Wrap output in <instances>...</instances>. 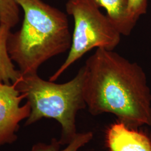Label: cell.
I'll return each mask as SVG.
<instances>
[{"label": "cell", "instance_id": "obj_1", "mask_svg": "<svg viewBox=\"0 0 151 151\" xmlns=\"http://www.w3.org/2000/svg\"><path fill=\"white\" fill-rule=\"evenodd\" d=\"M82 68L90 113L113 114L134 129L151 126V92L139 65L114 50L97 48Z\"/></svg>", "mask_w": 151, "mask_h": 151}, {"label": "cell", "instance_id": "obj_2", "mask_svg": "<svg viewBox=\"0 0 151 151\" xmlns=\"http://www.w3.org/2000/svg\"><path fill=\"white\" fill-rule=\"evenodd\" d=\"M24 12L20 30L10 32L7 48L22 75L38 72L48 60L70 49L72 42L66 14L42 0H17Z\"/></svg>", "mask_w": 151, "mask_h": 151}, {"label": "cell", "instance_id": "obj_3", "mask_svg": "<svg viewBox=\"0 0 151 151\" xmlns=\"http://www.w3.org/2000/svg\"><path fill=\"white\" fill-rule=\"evenodd\" d=\"M14 84L30 105L31 113L25 125H32L42 118L54 119L62 128L60 144L70 143L77 134V114L86 108L82 68L73 79L64 83L45 81L37 73L22 75Z\"/></svg>", "mask_w": 151, "mask_h": 151}, {"label": "cell", "instance_id": "obj_4", "mask_svg": "<svg viewBox=\"0 0 151 151\" xmlns=\"http://www.w3.org/2000/svg\"><path fill=\"white\" fill-rule=\"evenodd\" d=\"M65 9L73 17L74 30L67 58L49 78L53 82L92 49L114 50L120 43L122 35L106 15L90 0H68Z\"/></svg>", "mask_w": 151, "mask_h": 151}, {"label": "cell", "instance_id": "obj_5", "mask_svg": "<svg viewBox=\"0 0 151 151\" xmlns=\"http://www.w3.org/2000/svg\"><path fill=\"white\" fill-rule=\"evenodd\" d=\"M25 96L15 84L0 82V146L16 141L20 123L31 113L30 104L21 105Z\"/></svg>", "mask_w": 151, "mask_h": 151}, {"label": "cell", "instance_id": "obj_6", "mask_svg": "<svg viewBox=\"0 0 151 151\" xmlns=\"http://www.w3.org/2000/svg\"><path fill=\"white\" fill-rule=\"evenodd\" d=\"M105 140L109 151H151L148 135L119 120L108 127Z\"/></svg>", "mask_w": 151, "mask_h": 151}, {"label": "cell", "instance_id": "obj_7", "mask_svg": "<svg viewBox=\"0 0 151 151\" xmlns=\"http://www.w3.org/2000/svg\"><path fill=\"white\" fill-rule=\"evenodd\" d=\"M99 9L103 7L106 16L121 35H129L136 23L133 21L129 11L128 0H90Z\"/></svg>", "mask_w": 151, "mask_h": 151}, {"label": "cell", "instance_id": "obj_8", "mask_svg": "<svg viewBox=\"0 0 151 151\" xmlns=\"http://www.w3.org/2000/svg\"><path fill=\"white\" fill-rule=\"evenodd\" d=\"M11 29L0 24V82L6 84L16 83L22 76L14 65L8 52L7 43Z\"/></svg>", "mask_w": 151, "mask_h": 151}, {"label": "cell", "instance_id": "obj_9", "mask_svg": "<svg viewBox=\"0 0 151 151\" xmlns=\"http://www.w3.org/2000/svg\"><path fill=\"white\" fill-rule=\"evenodd\" d=\"M93 138V133L88 132L77 133L63 150H60L61 145L59 140L52 139L49 145L39 143L32 147L30 151H78L81 147L88 143Z\"/></svg>", "mask_w": 151, "mask_h": 151}, {"label": "cell", "instance_id": "obj_10", "mask_svg": "<svg viewBox=\"0 0 151 151\" xmlns=\"http://www.w3.org/2000/svg\"><path fill=\"white\" fill-rule=\"evenodd\" d=\"M19 7L17 0H0V24L15 27L20 20Z\"/></svg>", "mask_w": 151, "mask_h": 151}, {"label": "cell", "instance_id": "obj_11", "mask_svg": "<svg viewBox=\"0 0 151 151\" xmlns=\"http://www.w3.org/2000/svg\"><path fill=\"white\" fill-rule=\"evenodd\" d=\"M129 11L133 21L137 24L140 16L145 14L148 7V0H128Z\"/></svg>", "mask_w": 151, "mask_h": 151}]
</instances>
